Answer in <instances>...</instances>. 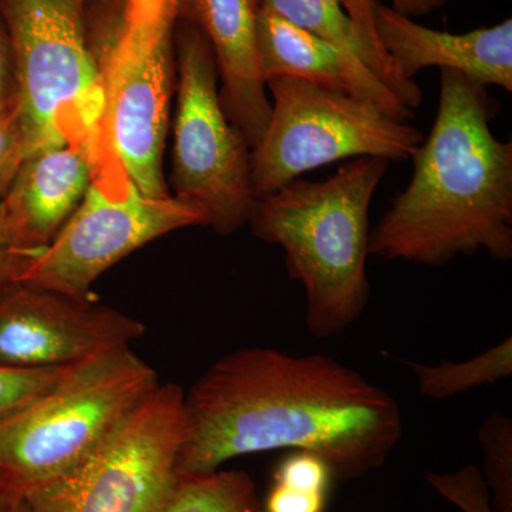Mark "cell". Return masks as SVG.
Instances as JSON below:
<instances>
[{"instance_id":"obj_1","label":"cell","mask_w":512,"mask_h":512,"mask_svg":"<svg viewBox=\"0 0 512 512\" xmlns=\"http://www.w3.org/2000/svg\"><path fill=\"white\" fill-rule=\"evenodd\" d=\"M184 414L178 476L286 448L355 480L382 468L404 434L396 399L362 373L329 356L271 348L222 356L185 394Z\"/></svg>"},{"instance_id":"obj_2","label":"cell","mask_w":512,"mask_h":512,"mask_svg":"<svg viewBox=\"0 0 512 512\" xmlns=\"http://www.w3.org/2000/svg\"><path fill=\"white\" fill-rule=\"evenodd\" d=\"M497 100L456 70H440L429 136L406 190L370 229L369 254L441 266L458 255L512 258V143L491 131Z\"/></svg>"},{"instance_id":"obj_3","label":"cell","mask_w":512,"mask_h":512,"mask_svg":"<svg viewBox=\"0 0 512 512\" xmlns=\"http://www.w3.org/2000/svg\"><path fill=\"white\" fill-rule=\"evenodd\" d=\"M387 168L384 158H353L325 180H293L256 201L248 225L255 238L284 249L316 338L342 335L366 311L369 210Z\"/></svg>"},{"instance_id":"obj_4","label":"cell","mask_w":512,"mask_h":512,"mask_svg":"<svg viewBox=\"0 0 512 512\" xmlns=\"http://www.w3.org/2000/svg\"><path fill=\"white\" fill-rule=\"evenodd\" d=\"M103 133L138 190L168 197L164 150L177 89L175 0H89Z\"/></svg>"},{"instance_id":"obj_5","label":"cell","mask_w":512,"mask_h":512,"mask_svg":"<svg viewBox=\"0 0 512 512\" xmlns=\"http://www.w3.org/2000/svg\"><path fill=\"white\" fill-rule=\"evenodd\" d=\"M130 345L74 363L32 406L0 424V485L15 500L80 466L158 386Z\"/></svg>"},{"instance_id":"obj_6","label":"cell","mask_w":512,"mask_h":512,"mask_svg":"<svg viewBox=\"0 0 512 512\" xmlns=\"http://www.w3.org/2000/svg\"><path fill=\"white\" fill-rule=\"evenodd\" d=\"M87 9L89 0H0L30 154L110 146Z\"/></svg>"},{"instance_id":"obj_7","label":"cell","mask_w":512,"mask_h":512,"mask_svg":"<svg viewBox=\"0 0 512 512\" xmlns=\"http://www.w3.org/2000/svg\"><path fill=\"white\" fill-rule=\"evenodd\" d=\"M177 103L168 190L204 215L221 237L248 225L256 205L252 148L221 106L220 76L207 37L185 20L175 26Z\"/></svg>"},{"instance_id":"obj_8","label":"cell","mask_w":512,"mask_h":512,"mask_svg":"<svg viewBox=\"0 0 512 512\" xmlns=\"http://www.w3.org/2000/svg\"><path fill=\"white\" fill-rule=\"evenodd\" d=\"M266 89L272 94L271 117L252 150L256 198L346 158L412 160L424 141L409 121L356 94L293 77L268 80Z\"/></svg>"},{"instance_id":"obj_9","label":"cell","mask_w":512,"mask_h":512,"mask_svg":"<svg viewBox=\"0 0 512 512\" xmlns=\"http://www.w3.org/2000/svg\"><path fill=\"white\" fill-rule=\"evenodd\" d=\"M188 227H205L204 215L173 195L143 194L109 150L77 210L32 259L19 284L87 298L111 266L148 242Z\"/></svg>"},{"instance_id":"obj_10","label":"cell","mask_w":512,"mask_h":512,"mask_svg":"<svg viewBox=\"0 0 512 512\" xmlns=\"http://www.w3.org/2000/svg\"><path fill=\"white\" fill-rule=\"evenodd\" d=\"M184 390L158 384L96 451L23 498L32 512H161L184 440Z\"/></svg>"},{"instance_id":"obj_11","label":"cell","mask_w":512,"mask_h":512,"mask_svg":"<svg viewBox=\"0 0 512 512\" xmlns=\"http://www.w3.org/2000/svg\"><path fill=\"white\" fill-rule=\"evenodd\" d=\"M143 323L89 298L15 285L0 293V366L59 367L130 345Z\"/></svg>"},{"instance_id":"obj_12","label":"cell","mask_w":512,"mask_h":512,"mask_svg":"<svg viewBox=\"0 0 512 512\" xmlns=\"http://www.w3.org/2000/svg\"><path fill=\"white\" fill-rule=\"evenodd\" d=\"M175 5L177 19L194 25L210 42L222 109L254 150L271 117L256 47L262 0H175Z\"/></svg>"},{"instance_id":"obj_13","label":"cell","mask_w":512,"mask_h":512,"mask_svg":"<svg viewBox=\"0 0 512 512\" xmlns=\"http://www.w3.org/2000/svg\"><path fill=\"white\" fill-rule=\"evenodd\" d=\"M373 26L384 52L406 80H414L427 67H439L512 92L511 19L454 35L421 26L375 0Z\"/></svg>"},{"instance_id":"obj_14","label":"cell","mask_w":512,"mask_h":512,"mask_svg":"<svg viewBox=\"0 0 512 512\" xmlns=\"http://www.w3.org/2000/svg\"><path fill=\"white\" fill-rule=\"evenodd\" d=\"M262 6L335 46L348 62L363 99L396 119H414L423 94L384 52L373 26V10L355 18L340 0H262Z\"/></svg>"},{"instance_id":"obj_15","label":"cell","mask_w":512,"mask_h":512,"mask_svg":"<svg viewBox=\"0 0 512 512\" xmlns=\"http://www.w3.org/2000/svg\"><path fill=\"white\" fill-rule=\"evenodd\" d=\"M110 146L76 144L46 148L26 157L0 202L20 241L43 251L59 234L93 183Z\"/></svg>"},{"instance_id":"obj_16","label":"cell","mask_w":512,"mask_h":512,"mask_svg":"<svg viewBox=\"0 0 512 512\" xmlns=\"http://www.w3.org/2000/svg\"><path fill=\"white\" fill-rule=\"evenodd\" d=\"M256 47L265 83L293 77L362 97L348 62L335 46L265 6L259 10Z\"/></svg>"},{"instance_id":"obj_17","label":"cell","mask_w":512,"mask_h":512,"mask_svg":"<svg viewBox=\"0 0 512 512\" xmlns=\"http://www.w3.org/2000/svg\"><path fill=\"white\" fill-rule=\"evenodd\" d=\"M161 512H264L254 480L244 471L175 476Z\"/></svg>"},{"instance_id":"obj_18","label":"cell","mask_w":512,"mask_h":512,"mask_svg":"<svg viewBox=\"0 0 512 512\" xmlns=\"http://www.w3.org/2000/svg\"><path fill=\"white\" fill-rule=\"evenodd\" d=\"M414 373L421 396L446 400L485 384H493L512 375V338L508 336L473 359L464 362H440L437 365L407 362Z\"/></svg>"},{"instance_id":"obj_19","label":"cell","mask_w":512,"mask_h":512,"mask_svg":"<svg viewBox=\"0 0 512 512\" xmlns=\"http://www.w3.org/2000/svg\"><path fill=\"white\" fill-rule=\"evenodd\" d=\"M483 450V474L495 512H512V420L491 413L478 431Z\"/></svg>"},{"instance_id":"obj_20","label":"cell","mask_w":512,"mask_h":512,"mask_svg":"<svg viewBox=\"0 0 512 512\" xmlns=\"http://www.w3.org/2000/svg\"><path fill=\"white\" fill-rule=\"evenodd\" d=\"M70 366L35 369L0 366V424L18 416L49 392Z\"/></svg>"},{"instance_id":"obj_21","label":"cell","mask_w":512,"mask_h":512,"mask_svg":"<svg viewBox=\"0 0 512 512\" xmlns=\"http://www.w3.org/2000/svg\"><path fill=\"white\" fill-rule=\"evenodd\" d=\"M426 481L461 511L495 512L490 490L477 466H467L454 473H429Z\"/></svg>"},{"instance_id":"obj_22","label":"cell","mask_w":512,"mask_h":512,"mask_svg":"<svg viewBox=\"0 0 512 512\" xmlns=\"http://www.w3.org/2000/svg\"><path fill=\"white\" fill-rule=\"evenodd\" d=\"M29 154L28 137L16 101L9 109L0 111V202Z\"/></svg>"},{"instance_id":"obj_23","label":"cell","mask_w":512,"mask_h":512,"mask_svg":"<svg viewBox=\"0 0 512 512\" xmlns=\"http://www.w3.org/2000/svg\"><path fill=\"white\" fill-rule=\"evenodd\" d=\"M333 474L328 464L308 451H291L276 467L274 483L296 490L328 493Z\"/></svg>"},{"instance_id":"obj_24","label":"cell","mask_w":512,"mask_h":512,"mask_svg":"<svg viewBox=\"0 0 512 512\" xmlns=\"http://www.w3.org/2000/svg\"><path fill=\"white\" fill-rule=\"evenodd\" d=\"M37 254L20 241L0 208V293L19 285L23 272Z\"/></svg>"},{"instance_id":"obj_25","label":"cell","mask_w":512,"mask_h":512,"mask_svg":"<svg viewBox=\"0 0 512 512\" xmlns=\"http://www.w3.org/2000/svg\"><path fill=\"white\" fill-rule=\"evenodd\" d=\"M328 493L296 490L286 485H272L266 497L264 512H325Z\"/></svg>"},{"instance_id":"obj_26","label":"cell","mask_w":512,"mask_h":512,"mask_svg":"<svg viewBox=\"0 0 512 512\" xmlns=\"http://www.w3.org/2000/svg\"><path fill=\"white\" fill-rule=\"evenodd\" d=\"M18 101L15 67H13L12 49L8 30L0 15V111L9 109Z\"/></svg>"},{"instance_id":"obj_27","label":"cell","mask_w":512,"mask_h":512,"mask_svg":"<svg viewBox=\"0 0 512 512\" xmlns=\"http://www.w3.org/2000/svg\"><path fill=\"white\" fill-rule=\"evenodd\" d=\"M392 9L407 18L429 15L433 10L441 9L450 0H390Z\"/></svg>"},{"instance_id":"obj_28","label":"cell","mask_w":512,"mask_h":512,"mask_svg":"<svg viewBox=\"0 0 512 512\" xmlns=\"http://www.w3.org/2000/svg\"><path fill=\"white\" fill-rule=\"evenodd\" d=\"M19 503L0 485V512H15Z\"/></svg>"},{"instance_id":"obj_29","label":"cell","mask_w":512,"mask_h":512,"mask_svg":"<svg viewBox=\"0 0 512 512\" xmlns=\"http://www.w3.org/2000/svg\"><path fill=\"white\" fill-rule=\"evenodd\" d=\"M15 512H32V510H30L28 505L23 503V501H20V503L18 504V507H16Z\"/></svg>"}]
</instances>
